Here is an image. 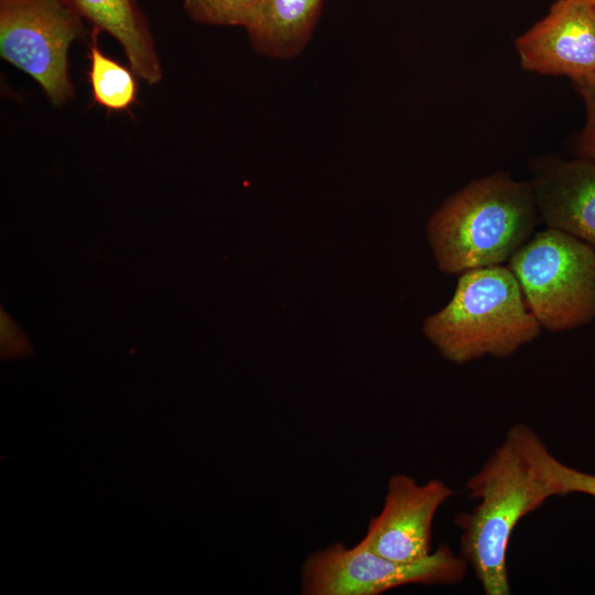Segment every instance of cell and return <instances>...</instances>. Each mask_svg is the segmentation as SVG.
<instances>
[{"mask_svg": "<svg viewBox=\"0 0 595 595\" xmlns=\"http://www.w3.org/2000/svg\"><path fill=\"white\" fill-rule=\"evenodd\" d=\"M558 461L537 432L517 423L467 480V496L477 504L458 513L455 523L461 530V555L484 594H511L507 566L510 538L523 517L560 496Z\"/></svg>", "mask_w": 595, "mask_h": 595, "instance_id": "obj_1", "label": "cell"}, {"mask_svg": "<svg viewBox=\"0 0 595 595\" xmlns=\"http://www.w3.org/2000/svg\"><path fill=\"white\" fill-rule=\"evenodd\" d=\"M540 223L530 181L499 171L447 197L426 235L439 270L461 274L508 262Z\"/></svg>", "mask_w": 595, "mask_h": 595, "instance_id": "obj_2", "label": "cell"}, {"mask_svg": "<svg viewBox=\"0 0 595 595\" xmlns=\"http://www.w3.org/2000/svg\"><path fill=\"white\" fill-rule=\"evenodd\" d=\"M422 329L446 360L464 365L485 356L509 357L542 327L515 275L500 264L461 273L450 302L428 316Z\"/></svg>", "mask_w": 595, "mask_h": 595, "instance_id": "obj_3", "label": "cell"}, {"mask_svg": "<svg viewBox=\"0 0 595 595\" xmlns=\"http://www.w3.org/2000/svg\"><path fill=\"white\" fill-rule=\"evenodd\" d=\"M542 328L562 332L595 320V247L558 229L536 231L509 259Z\"/></svg>", "mask_w": 595, "mask_h": 595, "instance_id": "obj_4", "label": "cell"}, {"mask_svg": "<svg viewBox=\"0 0 595 595\" xmlns=\"http://www.w3.org/2000/svg\"><path fill=\"white\" fill-rule=\"evenodd\" d=\"M84 20L66 0H0V56L33 78L56 107L76 95L68 52Z\"/></svg>", "mask_w": 595, "mask_h": 595, "instance_id": "obj_5", "label": "cell"}, {"mask_svg": "<svg viewBox=\"0 0 595 595\" xmlns=\"http://www.w3.org/2000/svg\"><path fill=\"white\" fill-rule=\"evenodd\" d=\"M467 562L445 545L426 559L402 563L372 552L363 543L333 544L311 554L303 566L305 595H378L409 585H452L464 580Z\"/></svg>", "mask_w": 595, "mask_h": 595, "instance_id": "obj_6", "label": "cell"}, {"mask_svg": "<svg viewBox=\"0 0 595 595\" xmlns=\"http://www.w3.org/2000/svg\"><path fill=\"white\" fill-rule=\"evenodd\" d=\"M454 495L445 483L419 485L399 474L389 479L381 512L371 518L360 543L375 553L402 563L431 555L432 524L439 508Z\"/></svg>", "mask_w": 595, "mask_h": 595, "instance_id": "obj_7", "label": "cell"}, {"mask_svg": "<svg viewBox=\"0 0 595 595\" xmlns=\"http://www.w3.org/2000/svg\"><path fill=\"white\" fill-rule=\"evenodd\" d=\"M515 46L526 71L571 80L595 74V3L555 1Z\"/></svg>", "mask_w": 595, "mask_h": 595, "instance_id": "obj_8", "label": "cell"}, {"mask_svg": "<svg viewBox=\"0 0 595 595\" xmlns=\"http://www.w3.org/2000/svg\"><path fill=\"white\" fill-rule=\"evenodd\" d=\"M530 183L541 223L595 247V162L544 156Z\"/></svg>", "mask_w": 595, "mask_h": 595, "instance_id": "obj_9", "label": "cell"}, {"mask_svg": "<svg viewBox=\"0 0 595 595\" xmlns=\"http://www.w3.org/2000/svg\"><path fill=\"white\" fill-rule=\"evenodd\" d=\"M79 17L116 39L137 77L153 86L163 77L148 19L137 0H66Z\"/></svg>", "mask_w": 595, "mask_h": 595, "instance_id": "obj_10", "label": "cell"}, {"mask_svg": "<svg viewBox=\"0 0 595 595\" xmlns=\"http://www.w3.org/2000/svg\"><path fill=\"white\" fill-rule=\"evenodd\" d=\"M323 0H266L258 22L247 31L252 48L260 55L290 60L310 42Z\"/></svg>", "mask_w": 595, "mask_h": 595, "instance_id": "obj_11", "label": "cell"}, {"mask_svg": "<svg viewBox=\"0 0 595 595\" xmlns=\"http://www.w3.org/2000/svg\"><path fill=\"white\" fill-rule=\"evenodd\" d=\"M99 33L93 28L89 41L87 76L93 101L108 111H126L138 99L137 75L131 67H126L100 50Z\"/></svg>", "mask_w": 595, "mask_h": 595, "instance_id": "obj_12", "label": "cell"}, {"mask_svg": "<svg viewBox=\"0 0 595 595\" xmlns=\"http://www.w3.org/2000/svg\"><path fill=\"white\" fill-rule=\"evenodd\" d=\"M266 0H183L195 22L217 26H240L246 31L259 20Z\"/></svg>", "mask_w": 595, "mask_h": 595, "instance_id": "obj_13", "label": "cell"}, {"mask_svg": "<svg viewBox=\"0 0 595 595\" xmlns=\"http://www.w3.org/2000/svg\"><path fill=\"white\" fill-rule=\"evenodd\" d=\"M572 83L586 109L585 123L577 142V156L595 162V74Z\"/></svg>", "mask_w": 595, "mask_h": 595, "instance_id": "obj_14", "label": "cell"}, {"mask_svg": "<svg viewBox=\"0 0 595 595\" xmlns=\"http://www.w3.org/2000/svg\"><path fill=\"white\" fill-rule=\"evenodd\" d=\"M560 496L581 493L595 497V475L577 470L558 461L555 467Z\"/></svg>", "mask_w": 595, "mask_h": 595, "instance_id": "obj_15", "label": "cell"}, {"mask_svg": "<svg viewBox=\"0 0 595 595\" xmlns=\"http://www.w3.org/2000/svg\"><path fill=\"white\" fill-rule=\"evenodd\" d=\"M0 323L2 355L4 357H17L30 353V344L25 336L3 311H1Z\"/></svg>", "mask_w": 595, "mask_h": 595, "instance_id": "obj_16", "label": "cell"}, {"mask_svg": "<svg viewBox=\"0 0 595 595\" xmlns=\"http://www.w3.org/2000/svg\"><path fill=\"white\" fill-rule=\"evenodd\" d=\"M586 1H589V2H593V3H595V0H586Z\"/></svg>", "mask_w": 595, "mask_h": 595, "instance_id": "obj_17", "label": "cell"}]
</instances>
